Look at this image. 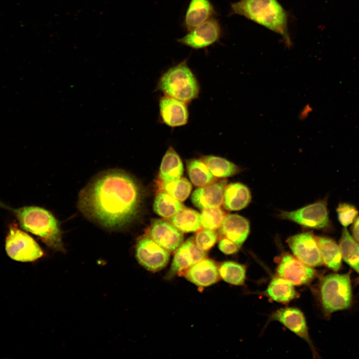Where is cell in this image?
Returning a JSON list of instances; mask_svg holds the SVG:
<instances>
[{
  "label": "cell",
  "instance_id": "cell-1",
  "mask_svg": "<svg viewBox=\"0 0 359 359\" xmlns=\"http://www.w3.org/2000/svg\"><path fill=\"white\" fill-rule=\"evenodd\" d=\"M142 191L127 172L109 170L94 177L81 191L78 208L89 220L110 230H119L139 214Z\"/></svg>",
  "mask_w": 359,
  "mask_h": 359
},
{
  "label": "cell",
  "instance_id": "cell-2",
  "mask_svg": "<svg viewBox=\"0 0 359 359\" xmlns=\"http://www.w3.org/2000/svg\"><path fill=\"white\" fill-rule=\"evenodd\" d=\"M0 207L11 211L23 229L39 237L47 246L64 251L59 223L49 211L34 206L15 209L0 201Z\"/></svg>",
  "mask_w": 359,
  "mask_h": 359
},
{
  "label": "cell",
  "instance_id": "cell-3",
  "mask_svg": "<svg viewBox=\"0 0 359 359\" xmlns=\"http://www.w3.org/2000/svg\"><path fill=\"white\" fill-rule=\"evenodd\" d=\"M231 12L280 34L290 47L287 13L277 0H240L231 4Z\"/></svg>",
  "mask_w": 359,
  "mask_h": 359
},
{
  "label": "cell",
  "instance_id": "cell-4",
  "mask_svg": "<svg viewBox=\"0 0 359 359\" xmlns=\"http://www.w3.org/2000/svg\"><path fill=\"white\" fill-rule=\"evenodd\" d=\"M158 87L166 96L185 103L198 95L199 85L186 60L168 69L160 78Z\"/></svg>",
  "mask_w": 359,
  "mask_h": 359
},
{
  "label": "cell",
  "instance_id": "cell-5",
  "mask_svg": "<svg viewBox=\"0 0 359 359\" xmlns=\"http://www.w3.org/2000/svg\"><path fill=\"white\" fill-rule=\"evenodd\" d=\"M320 295L326 314L349 308L352 300L350 273L331 274L324 277L320 284Z\"/></svg>",
  "mask_w": 359,
  "mask_h": 359
},
{
  "label": "cell",
  "instance_id": "cell-6",
  "mask_svg": "<svg viewBox=\"0 0 359 359\" xmlns=\"http://www.w3.org/2000/svg\"><path fill=\"white\" fill-rule=\"evenodd\" d=\"M5 247L8 256L17 261L33 262L43 255L37 243L27 233L18 229L16 224L10 225Z\"/></svg>",
  "mask_w": 359,
  "mask_h": 359
},
{
  "label": "cell",
  "instance_id": "cell-7",
  "mask_svg": "<svg viewBox=\"0 0 359 359\" xmlns=\"http://www.w3.org/2000/svg\"><path fill=\"white\" fill-rule=\"evenodd\" d=\"M136 258L140 265L151 272L162 270L170 260V252L148 235L140 237L136 243Z\"/></svg>",
  "mask_w": 359,
  "mask_h": 359
},
{
  "label": "cell",
  "instance_id": "cell-8",
  "mask_svg": "<svg viewBox=\"0 0 359 359\" xmlns=\"http://www.w3.org/2000/svg\"><path fill=\"white\" fill-rule=\"evenodd\" d=\"M280 217L303 226L315 229H323L329 224L325 200L316 202L294 211H282Z\"/></svg>",
  "mask_w": 359,
  "mask_h": 359
},
{
  "label": "cell",
  "instance_id": "cell-9",
  "mask_svg": "<svg viewBox=\"0 0 359 359\" xmlns=\"http://www.w3.org/2000/svg\"><path fill=\"white\" fill-rule=\"evenodd\" d=\"M288 244L294 255L306 265L314 267L323 261L316 237L312 232H305L289 237Z\"/></svg>",
  "mask_w": 359,
  "mask_h": 359
},
{
  "label": "cell",
  "instance_id": "cell-10",
  "mask_svg": "<svg viewBox=\"0 0 359 359\" xmlns=\"http://www.w3.org/2000/svg\"><path fill=\"white\" fill-rule=\"evenodd\" d=\"M221 32L218 20L211 17L189 31L177 41L193 49L204 48L217 42Z\"/></svg>",
  "mask_w": 359,
  "mask_h": 359
},
{
  "label": "cell",
  "instance_id": "cell-11",
  "mask_svg": "<svg viewBox=\"0 0 359 359\" xmlns=\"http://www.w3.org/2000/svg\"><path fill=\"white\" fill-rule=\"evenodd\" d=\"M147 235L169 252H174L183 243V233L170 221L155 219L146 231Z\"/></svg>",
  "mask_w": 359,
  "mask_h": 359
},
{
  "label": "cell",
  "instance_id": "cell-12",
  "mask_svg": "<svg viewBox=\"0 0 359 359\" xmlns=\"http://www.w3.org/2000/svg\"><path fill=\"white\" fill-rule=\"evenodd\" d=\"M277 273L293 285H301L310 282L316 275L315 270L297 258L284 254L277 268Z\"/></svg>",
  "mask_w": 359,
  "mask_h": 359
},
{
  "label": "cell",
  "instance_id": "cell-13",
  "mask_svg": "<svg viewBox=\"0 0 359 359\" xmlns=\"http://www.w3.org/2000/svg\"><path fill=\"white\" fill-rule=\"evenodd\" d=\"M206 251L200 248L193 237L186 240L175 251L171 266L168 274L172 278L206 258Z\"/></svg>",
  "mask_w": 359,
  "mask_h": 359
},
{
  "label": "cell",
  "instance_id": "cell-14",
  "mask_svg": "<svg viewBox=\"0 0 359 359\" xmlns=\"http://www.w3.org/2000/svg\"><path fill=\"white\" fill-rule=\"evenodd\" d=\"M226 180L214 181L207 185L198 187L191 196L193 204L200 210L218 207L223 202Z\"/></svg>",
  "mask_w": 359,
  "mask_h": 359
},
{
  "label": "cell",
  "instance_id": "cell-15",
  "mask_svg": "<svg viewBox=\"0 0 359 359\" xmlns=\"http://www.w3.org/2000/svg\"><path fill=\"white\" fill-rule=\"evenodd\" d=\"M270 320L279 321L304 339L311 347L313 353H316L309 337L305 317L300 310L293 307L279 309L271 315Z\"/></svg>",
  "mask_w": 359,
  "mask_h": 359
},
{
  "label": "cell",
  "instance_id": "cell-16",
  "mask_svg": "<svg viewBox=\"0 0 359 359\" xmlns=\"http://www.w3.org/2000/svg\"><path fill=\"white\" fill-rule=\"evenodd\" d=\"M182 274L190 282L200 287H206L216 283L219 279L218 267L212 260L204 258L194 264Z\"/></svg>",
  "mask_w": 359,
  "mask_h": 359
},
{
  "label": "cell",
  "instance_id": "cell-17",
  "mask_svg": "<svg viewBox=\"0 0 359 359\" xmlns=\"http://www.w3.org/2000/svg\"><path fill=\"white\" fill-rule=\"evenodd\" d=\"M160 114L163 122L172 127L186 124L188 113L185 103L165 96L160 100Z\"/></svg>",
  "mask_w": 359,
  "mask_h": 359
},
{
  "label": "cell",
  "instance_id": "cell-18",
  "mask_svg": "<svg viewBox=\"0 0 359 359\" xmlns=\"http://www.w3.org/2000/svg\"><path fill=\"white\" fill-rule=\"evenodd\" d=\"M221 234L241 247L250 231L248 220L236 214L225 215L220 227Z\"/></svg>",
  "mask_w": 359,
  "mask_h": 359
},
{
  "label": "cell",
  "instance_id": "cell-19",
  "mask_svg": "<svg viewBox=\"0 0 359 359\" xmlns=\"http://www.w3.org/2000/svg\"><path fill=\"white\" fill-rule=\"evenodd\" d=\"M209 0H190L184 17V26L188 31L215 14Z\"/></svg>",
  "mask_w": 359,
  "mask_h": 359
},
{
  "label": "cell",
  "instance_id": "cell-20",
  "mask_svg": "<svg viewBox=\"0 0 359 359\" xmlns=\"http://www.w3.org/2000/svg\"><path fill=\"white\" fill-rule=\"evenodd\" d=\"M251 199L250 191L244 184L235 182L226 186L223 203L227 210H241L249 204Z\"/></svg>",
  "mask_w": 359,
  "mask_h": 359
},
{
  "label": "cell",
  "instance_id": "cell-21",
  "mask_svg": "<svg viewBox=\"0 0 359 359\" xmlns=\"http://www.w3.org/2000/svg\"><path fill=\"white\" fill-rule=\"evenodd\" d=\"M183 172L182 161L172 147L164 155L159 170V180L169 181L181 178Z\"/></svg>",
  "mask_w": 359,
  "mask_h": 359
},
{
  "label": "cell",
  "instance_id": "cell-22",
  "mask_svg": "<svg viewBox=\"0 0 359 359\" xmlns=\"http://www.w3.org/2000/svg\"><path fill=\"white\" fill-rule=\"evenodd\" d=\"M316 239L323 263L332 270L338 271L341 268L342 259L339 246L329 237L317 236Z\"/></svg>",
  "mask_w": 359,
  "mask_h": 359
},
{
  "label": "cell",
  "instance_id": "cell-23",
  "mask_svg": "<svg viewBox=\"0 0 359 359\" xmlns=\"http://www.w3.org/2000/svg\"><path fill=\"white\" fill-rule=\"evenodd\" d=\"M339 246L342 258L359 274V243L345 227L343 230Z\"/></svg>",
  "mask_w": 359,
  "mask_h": 359
},
{
  "label": "cell",
  "instance_id": "cell-24",
  "mask_svg": "<svg viewBox=\"0 0 359 359\" xmlns=\"http://www.w3.org/2000/svg\"><path fill=\"white\" fill-rule=\"evenodd\" d=\"M170 221L182 232L197 231L201 227L200 214L188 208H182L170 218Z\"/></svg>",
  "mask_w": 359,
  "mask_h": 359
},
{
  "label": "cell",
  "instance_id": "cell-25",
  "mask_svg": "<svg viewBox=\"0 0 359 359\" xmlns=\"http://www.w3.org/2000/svg\"><path fill=\"white\" fill-rule=\"evenodd\" d=\"M266 293L272 300L282 303H288L297 296L294 285L280 277L271 280Z\"/></svg>",
  "mask_w": 359,
  "mask_h": 359
},
{
  "label": "cell",
  "instance_id": "cell-26",
  "mask_svg": "<svg viewBox=\"0 0 359 359\" xmlns=\"http://www.w3.org/2000/svg\"><path fill=\"white\" fill-rule=\"evenodd\" d=\"M200 160L206 165L212 175L216 178L231 177L240 172L238 166L223 158L208 155L202 156Z\"/></svg>",
  "mask_w": 359,
  "mask_h": 359
},
{
  "label": "cell",
  "instance_id": "cell-27",
  "mask_svg": "<svg viewBox=\"0 0 359 359\" xmlns=\"http://www.w3.org/2000/svg\"><path fill=\"white\" fill-rule=\"evenodd\" d=\"M183 207L181 201L161 189L157 192L153 204V209L157 214L169 219Z\"/></svg>",
  "mask_w": 359,
  "mask_h": 359
},
{
  "label": "cell",
  "instance_id": "cell-28",
  "mask_svg": "<svg viewBox=\"0 0 359 359\" xmlns=\"http://www.w3.org/2000/svg\"><path fill=\"white\" fill-rule=\"evenodd\" d=\"M186 169L189 179L195 186L200 187L215 181V177L200 159L187 161Z\"/></svg>",
  "mask_w": 359,
  "mask_h": 359
},
{
  "label": "cell",
  "instance_id": "cell-29",
  "mask_svg": "<svg viewBox=\"0 0 359 359\" xmlns=\"http://www.w3.org/2000/svg\"><path fill=\"white\" fill-rule=\"evenodd\" d=\"M159 189L163 190L176 199L182 202L190 194L192 185L185 178H180L175 180L158 182Z\"/></svg>",
  "mask_w": 359,
  "mask_h": 359
},
{
  "label": "cell",
  "instance_id": "cell-30",
  "mask_svg": "<svg viewBox=\"0 0 359 359\" xmlns=\"http://www.w3.org/2000/svg\"><path fill=\"white\" fill-rule=\"evenodd\" d=\"M220 277L226 282L234 285H242L245 279V267L233 261H225L218 268Z\"/></svg>",
  "mask_w": 359,
  "mask_h": 359
},
{
  "label": "cell",
  "instance_id": "cell-31",
  "mask_svg": "<svg viewBox=\"0 0 359 359\" xmlns=\"http://www.w3.org/2000/svg\"><path fill=\"white\" fill-rule=\"evenodd\" d=\"M225 216L219 207L203 209L200 213L201 226L203 228L216 230L220 228Z\"/></svg>",
  "mask_w": 359,
  "mask_h": 359
},
{
  "label": "cell",
  "instance_id": "cell-32",
  "mask_svg": "<svg viewBox=\"0 0 359 359\" xmlns=\"http://www.w3.org/2000/svg\"><path fill=\"white\" fill-rule=\"evenodd\" d=\"M217 239V234L214 230L206 228L197 230L194 237L195 243L205 251L213 247Z\"/></svg>",
  "mask_w": 359,
  "mask_h": 359
},
{
  "label": "cell",
  "instance_id": "cell-33",
  "mask_svg": "<svg viewBox=\"0 0 359 359\" xmlns=\"http://www.w3.org/2000/svg\"><path fill=\"white\" fill-rule=\"evenodd\" d=\"M337 212L339 222L345 227L353 223L359 214L355 206L346 203H340Z\"/></svg>",
  "mask_w": 359,
  "mask_h": 359
},
{
  "label": "cell",
  "instance_id": "cell-34",
  "mask_svg": "<svg viewBox=\"0 0 359 359\" xmlns=\"http://www.w3.org/2000/svg\"><path fill=\"white\" fill-rule=\"evenodd\" d=\"M218 248L224 254L231 255L236 253L240 247L231 240L224 237L219 240Z\"/></svg>",
  "mask_w": 359,
  "mask_h": 359
},
{
  "label": "cell",
  "instance_id": "cell-35",
  "mask_svg": "<svg viewBox=\"0 0 359 359\" xmlns=\"http://www.w3.org/2000/svg\"><path fill=\"white\" fill-rule=\"evenodd\" d=\"M352 231L353 237L359 243V217L355 221Z\"/></svg>",
  "mask_w": 359,
  "mask_h": 359
}]
</instances>
